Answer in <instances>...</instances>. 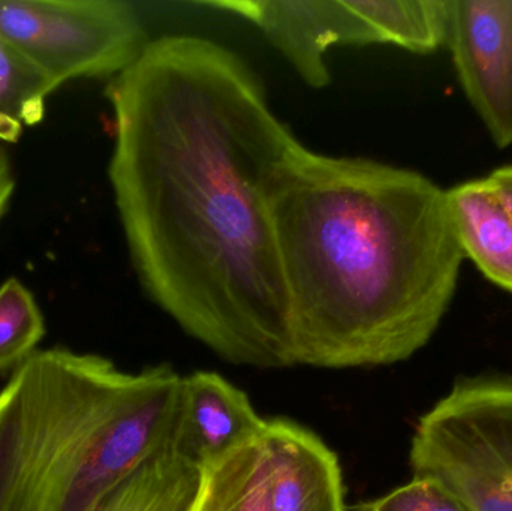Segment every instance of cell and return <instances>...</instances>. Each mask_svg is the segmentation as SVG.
<instances>
[{
  "label": "cell",
  "mask_w": 512,
  "mask_h": 511,
  "mask_svg": "<svg viewBox=\"0 0 512 511\" xmlns=\"http://www.w3.org/2000/svg\"><path fill=\"white\" fill-rule=\"evenodd\" d=\"M108 176L138 281L237 366H295L268 180L298 143L258 74L192 35L152 39L108 84Z\"/></svg>",
  "instance_id": "6da1fadb"
},
{
  "label": "cell",
  "mask_w": 512,
  "mask_h": 511,
  "mask_svg": "<svg viewBox=\"0 0 512 511\" xmlns=\"http://www.w3.org/2000/svg\"><path fill=\"white\" fill-rule=\"evenodd\" d=\"M295 366H388L435 335L459 285L447 191L298 141L268 180Z\"/></svg>",
  "instance_id": "7a4b0ae2"
},
{
  "label": "cell",
  "mask_w": 512,
  "mask_h": 511,
  "mask_svg": "<svg viewBox=\"0 0 512 511\" xmlns=\"http://www.w3.org/2000/svg\"><path fill=\"white\" fill-rule=\"evenodd\" d=\"M182 375L96 354L35 351L0 392V511H95L170 450Z\"/></svg>",
  "instance_id": "3957f363"
},
{
  "label": "cell",
  "mask_w": 512,
  "mask_h": 511,
  "mask_svg": "<svg viewBox=\"0 0 512 511\" xmlns=\"http://www.w3.org/2000/svg\"><path fill=\"white\" fill-rule=\"evenodd\" d=\"M409 461L471 511H512V378L457 381L418 420Z\"/></svg>",
  "instance_id": "277c9868"
},
{
  "label": "cell",
  "mask_w": 512,
  "mask_h": 511,
  "mask_svg": "<svg viewBox=\"0 0 512 511\" xmlns=\"http://www.w3.org/2000/svg\"><path fill=\"white\" fill-rule=\"evenodd\" d=\"M149 41L140 12L125 0H0V42L60 86L117 77Z\"/></svg>",
  "instance_id": "5b68a950"
},
{
  "label": "cell",
  "mask_w": 512,
  "mask_h": 511,
  "mask_svg": "<svg viewBox=\"0 0 512 511\" xmlns=\"http://www.w3.org/2000/svg\"><path fill=\"white\" fill-rule=\"evenodd\" d=\"M254 23L313 89L330 84L325 54L334 45L378 44L370 0H216Z\"/></svg>",
  "instance_id": "8992f818"
},
{
  "label": "cell",
  "mask_w": 512,
  "mask_h": 511,
  "mask_svg": "<svg viewBox=\"0 0 512 511\" xmlns=\"http://www.w3.org/2000/svg\"><path fill=\"white\" fill-rule=\"evenodd\" d=\"M447 45L493 143L512 146V0H448Z\"/></svg>",
  "instance_id": "52a82bcc"
},
{
  "label": "cell",
  "mask_w": 512,
  "mask_h": 511,
  "mask_svg": "<svg viewBox=\"0 0 512 511\" xmlns=\"http://www.w3.org/2000/svg\"><path fill=\"white\" fill-rule=\"evenodd\" d=\"M265 422L249 396L222 375L192 372L182 377L170 450L201 470L261 437Z\"/></svg>",
  "instance_id": "ba28073f"
},
{
  "label": "cell",
  "mask_w": 512,
  "mask_h": 511,
  "mask_svg": "<svg viewBox=\"0 0 512 511\" xmlns=\"http://www.w3.org/2000/svg\"><path fill=\"white\" fill-rule=\"evenodd\" d=\"M270 511H346L336 453L309 429L286 419L265 422Z\"/></svg>",
  "instance_id": "9c48e42d"
},
{
  "label": "cell",
  "mask_w": 512,
  "mask_h": 511,
  "mask_svg": "<svg viewBox=\"0 0 512 511\" xmlns=\"http://www.w3.org/2000/svg\"><path fill=\"white\" fill-rule=\"evenodd\" d=\"M447 197L465 257L487 281L512 294V221L486 177L448 189Z\"/></svg>",
  "instance_id": "30bf717a"
},
{
  "label": "cell",
  "mask_w": 512,
  "mask_h": 511,
  "mask_svg": "<svg viewBox=\"0 0 512 511\" xmlns=\"http://www.w3.org/2000/svg\"><path fill=\"white\" fill-rule=\"evenodd\" d=\"M188 511H270L264 432L201 468L200 485Z\"/></svg>",
  "instance_id": "8fae6325"
},
{
  "label": "cell",
  "mask_w": 512,
  "mask_h": 511,
  "mask_svg": "<svg viewBox=\"0 0 512 511\" xmlns=\"http://www.w3.org/2000/svg\"><path fill=\"white\" fill-rule=\"evenodd\" d=\"M201 470L167 450L141 465L95 511H188Z\"/></svg>",
  "instance_id": "7c38bea8"
},
{
  "label": "cell",
  "mask_w": 512,
  "mask_h": 511,
  "mask_svg": "<svg viewBox=\"0 0 512 511\" xmlns=\"http://www.w3.org/2000/svg\"><path fill=\"white\" fill-rule=\"evenodd\" d=\"M60 87L38 66L0 42V143H15L45 116L50 93Z\"/></svg>",
  "instance_id": "4fadbf2b"
},
{
  "label": "cell",
  "mask_w": 512,
  "mask_h": 511,
  "mask_svg": "<svg viewBox=\"0 0 512 511\" xmlns=\"http://www.w3.org/2000/svg\"><path fill=\"white\" fill-rule=\"evenodd\" d=\"M45 321L33 294L18 279L0 285V371L17 368L35 353Z\"/></svg>",
  "instance_id": "5bb4252c"
},
{
  "label": "cell",
  "mask_w": 512,
  "mask_h": 511,
  "mask_svg": "<svg viewBox=\"0 0 512 511\" xmlns=\"http://www.w3.org/2000/svg\"><path fill=\"white\" fill-rule=\"evenodd\" d=\"M354 511H471L441 482L412 477L411 482L373 500L352 507Z\"/></svg>",
  "instance_id": "9a60e30c"
},
{
  "label": "cell",
  "mask_w": 512,
  "mask_h": 511,
  "mask_svg": "<svg viewBox=\"0 0 512 511\" xmlns=\"http://www.w3.org/2000/svg\"><path fill=\"white\" fill-rule=\"evenodd\" d=\"M487 185L512 221V164L502 165L486 177Z\"/></svg>",
  "instance_id": "2e32d148"
},
{
  "label": "cell",
  "mask_w": 512,
  "mask_h": 511,
  "mask_svg": "<svg viewBox=\"0 0 512 511\" xmlns=\"http://www.w3.org/2000/svg\"><path fill=\"white\" fill-rule=\"evenodd\" d=\"M14 186L15 183L14 176H12L11 164H9L5 150L0 147V216L3 215L9 200H11Z\"/></svg>",
  "instance_id": "e0dca14e"
}]
</instances>
